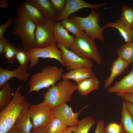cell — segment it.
Masks as SVG:
<instances>
[{
  "label": "cell",
  "mask_w": 133,
  "mask_h": 133,
  "mask_svg": "<svg viewBox=\"0 0 133 133\" xmlns=\"http://www.w3.org/2000/svg\"><path fill=\"white\" fill-rule=\"evenodd\" d=\"M21 86L14 92L11 102L0 113V133H6L13 126L21 112L29 108L27 101L20 91Z\"/></svg>",
  "instance_id": "obj_1"
},
{
  "label": "cell",
  "mask_w": 133,
  "mask_h": 133,
  "mask_svg": "<svg viewBox=\"0 0 133 133\" xmlns=\"http://www.w3.org/2000/svg\"><path fill=\"white\" fill-rule=\"evenodd\" d=\"M14 19L12 33L21 39L23 47L28 50L34 48L36 25L22 11L18 8Z\"/></svg>",
  "instance_id": "obj_2"
},
{
  "label": "cell",
  "mask_w": 133,
  "mask_h": 133,
  "mask_svg": "<svg viewBox=\"0 0 133 133\" xmlns=\"http://www.w3.org/2000/svg\"><path fill=\"white\" fill-rule=\"evenodd\" d=\"M76 84L69 80H62L48 88L43 94L44 101L53 108L70 100Z\"/></svg>",
  "instance_id": "obj_3"
},
{
  "label": "cell",
  "mask_w": 133,
  "mask_h": 133,
  "mask_svg": "<svg viewBox=\"0 0 133 133\" xmlns=\"http://www.w3.org/2000/svg\"><path fill=\"white\" fill-rule=\"evenodd\" d=\"M69 50L79 57L94 62L99 65L102 62L101 56L96 44L95 39L84 31L75 36Z\"/></svg>",
  "instance_id": "obj_4"
},
{
  "label": "cell",
  "mask_w": 133,
  "mask_h": 133,
  "mask_svg": "<svg viewBox=\"0 0 133 133\" xmlns=\"http://www.w3.org/2000/svg\"><path fill=\"white\" fill-rule=\"evenodd\" d=\"M63 69L56 66H48L43 67L40 71L33 74L29 83L28 93L38 91L49 88L61 80Z\"/></svg>",
  "instance_id": "obj_5"
},
{
  "label": "cell",
  "mask_w": 133,
  "mask_h": 133,
  "mask_svg": "<svg viewBox=\"0 0 133 133\" xmlns=\"http://www.w3.org/2000/svg\"><path fill=\"white\" fill-rule=\"evenodd\" d=\"M70 16L78 23L85 32L90 37L102 42L104 41L103 33L106 28L104 26L101 27L99 24L100 17L95 9H91L89 14L86 17L73 15Z\"/></svg>",
  "instance_id": "obj_6"
},
{
  "label": "cell",
  "mask_w": 133,
  "mask_h": 133,
  "mask_svg": "<svg viewBox=\"0 0 133 133\" xmlns=\"http://www.w3.org/2000/svg\"><path fill=\"white\" fill-rule=\"evenodd\" d=\"M28 51L30 69L37 65L40 58L55 59L65 67V64L62 58V52L58 48L56 43L44 48H33Z\"/></svg>",
  "instance_id": "obj_7"
},
{
  "label": "cell",
  "mask_w": 133,
  "mask_h": 133,
  "mask_svg": "<svg viewBox=\"0 0 133 133\" xmlns=\"http://www.w3.org/2000/svg\"><path fill=\"white\" fill-rule=\"evenodd\" d=\"M53 108L43 101L39 104L31 105L29 110L33 128H45L53 117Z\"/></svg>",
  "instance_id": "obj_8"
},
{
  "label": "cell",
  "mask_w": 133,
  "mask_h": 133,
  "mask_svg": "<svg viewBox=\"0 0 133 133\" xmlns=\"http://www.w3.org/2000/svg\"><path fill=\"white\" fill-rule=\"evenodd\" d=\"M54 22L48 20L41 26H36L34 48H41L56 43L53 30Z\"/></svg>",
  "instance_id": "obj_9"
},
{
  "label": "cell",
  "mask_w": 133,
  "mask_h": 133,
  "mask_svg": "<svg viewBox=\"0 0 133 133\" xmlns=\"http://www.w3.org/2000/svg\"><path fill=\"white\" fill-rule=\"evenodd\" d=\"M57 45L62 52V58L68 71L82 67L92 68L93 66L91 61L79 57L60 43H57Z\"/></svg>",
  "instance_id": "obj_10"
},
{
  "label": "cell",
  "mask_w": 133,
  "mask_h": 133,
  "mask_svg": "<svg viewBox=\"0 0 133 133\" xmlns=\"http://www.w3.org/2000/svg\"><path fill=\"white\" fill-rule=\"evenodd\" d=\"M88 106L86 105L78 112L74 113L72 107L66 103L53 108V116L61 120L68 127L76 125L80 113Z\"/></svg>",
  "instance_id": "obj_11"
},
{
  "label": "cell",
  "mask_w": 133,
  "mask_h": 133,
  "mask_svg": "<svg viewBox=\"0 0 133 133\" xmlns=\"http://www.w3.org/2000/svg\"><path fill=\"white\" fill-rule=\"evenodd\" d=\"M106 3L99 4H91L83 0H66L64 8L54 22L66 19L72 13L80 9L85 8L91 9H97L105 5Z\"/></svg>",
  "instance_id": "obj_12"
},
{
  "label": "cell",
  "mask_w": 133,
  "mask_h": 133,
  "mask_svg": "<svg viewBox=\"0 0 133 133\" xmlns=\"http://www.w3.org/2000/svg\"><path fill=\"white\" fill-rule=\"evenodd\" d=\"M28 66L23 67L18 66L15 69L10 70L0 67V88L1 89L4 84L10 79L17 78L22 82L25 80L28 75Z\"/></svg>",
  "instance_id": "obj_13"
},
{
  "label": "cell",
  "mask_w": 133,
  "mask_h": 133,
  "mask_svg": "<svg viewBox=\"0 0 133 133\" xmlns=\"http://www.w3.org/2000/svg\"><path fill=\"white\" fill-rule=\"evenodd\" d=\"M107 91L109 93H115L117 96L121 94L133 92V67L128 75L108 88Z\"/></svg>",
  "instance_id": "obj_14"
},
{
  "label": "cell",
  "mask_w": 133,
  "mask_h": 133,
  "mask_svg": "<svg viewBox=\"0 0 133 133\" xmlns=\"http://www.w3.org/2000/svg\"><path fill=\"white\" fill-rule=\"evenodd\" d=\"M18 8L24 12L36 26L42 25L48 20L37 8L27 0L21 4Z\"/></svg>",
  "instance_id": "obj_15"
},
{
  "label": "cell",
  "mask_w": 133,
  "mask_h": 133,
  "mask_svg": "<svg viewBox=\"0 0 133 133\" xmlns=\"http://www.w3.org/2000/svg\"><path fill=\"white\" fill-rule=\"evenodd\" d=\"M27 0L37 8L47 19L53 22H55L59 15V13L54 8L50 0Z\"/></svg>",
  "instance_id": "obj_16"
},
{
  "label": "cell",
  "mask_w": 133,
  "mask_h": 133,
  "mask_svg": "<svg viewBox=\"0 0 133 133\" xmlns=\"http://www.w3.org/2000/svg\"><path fill=\"white\" fill-rule=\"evenodd\" d=\"M53 30L55 42L60 43L67 49H69L73 44L75 38L69 34L59 22H54Z\"/></svg>",
  "instance_id": "obj_17"
},
{
  "label": "cell",
  "mask_w": 133,
  "mask_h": 133,
  "mask_svg": "<svg viewBox=\"0 0 133 133\" xmlns=\"http://www.w3.org/2000/svg\"><path fill=\"white\" fill-rule=\"evenodd\" d=\"M129 65V64L119 57L118 56L114 60L112 63L110 69V74L104 81V88H108L117 76L120 75L128 68Z\"/></svg>",
  "instance_id": "obj_18"
},
{
  "label": "cell",
  "mask_w": 133,
  "mask_h": 133,
  "mask_svg": "<svg viewBox=\"0 0 133 133\" xmlns=\"http://www.w3.org/2000/svg\"><path fill=\"white\" fill-rule=\"evenodd\" d=\"M96 76L91 68L82 67L76 69L63 74L62 79L72 80L77 83L85 79Z\"/></svg>",
  "instance_id": "obj_19"
},
{
  "label": "cell",
  "mask_w": 133,
  "mask_h": 133,
  "mask_svg": "<svg viewBox=\"0 0 133 133\" xmlns=\"http://www.w3.org/2000/svg\"><path fill=\"white\" fill-rule=\"evenodd\" d=\"M100 82L96 76L85 79L76 84V90L82 96H86L92 91L99 88Z\"/></svg>",
  "instance_id": "obj_20"
},
{
  "label": "cell",
  "mask_w": 133,
  "mask_h": 133,
  "mask_svg": "<svg viewBox=\"0 0 133 133\" xmlns=\"http://www.w3.org/2000/svg\"><path fill=\"white\" fill-rule=\"evenodd\" d=\"M106 29L112 27L117 29L126 43L132 42L133 30L127 26L117 19L114 22H110L104 25Z\"/></svg>",
  "instance_id": "obj_21"
},
{
  "label": "cell",
  "mask_w": 133,
  "mask_h": 133,
  "mask_svg": "<svg viewBox=\"0 0 133 133\" xmlns=\"http://www.w3.org/2000/svg\"><path fill=\"white\" fill-rule=\"evenodd\" d=\"M29 108L22 110L17 118L15 124L18 129L27 133H30L33 128L31 121Z\"/></svg>",
  "instance_id": "obj_22"
},
{
  "label": "cell",
  "mask_w": 133,
  "mask_h": 133,
  "mask_svg": "<svg viewBox=\"0 0 133 133\" xmlns=\"http://www.w3.org/2000/svg\"><path fill=\"white\" fill-rule=\"evenodd\" d=\"M121 115L120 123L125 133H133V116L127 109L124 102L121 108Z\"/></svg>",
  "instance_id": "obj_23"
},
{
  "label": "cell",
  "mask_w": 133,
  "mask_h": 133,
  "mask_svg": "<svg viewBox=\"0 0 133 133\" xmlns=\"http://www.w3.org/2000/svg\"><path fill=\"white\" fill-rule=\"evenodd\" d=\"M14 92L8 82L6 83L0 91V110L1 111L11 102Z\"/></svg>",
  "instance_id": "obj_24"
},
{
  "label": "cell",
  "mask_w": 133,
  "mask_h": 133,
  "mask_svg": "<svg viewBox=\"0 0 133 133\" xmlns=\"http://www.w3.org/2000/svg\"><path fill=\"white\" fill-rule=\"evenodd\" d=\"M118 57L129 64L133 62V42L126 43L116 49Z\"/></svg>",
  "instance_id": "obj_25"
},
{
  "label": "cell",
  "mask_w": 133,
  "mask_h": 133,
  "mask_svg": "<svg viewBox=\"0 0 133 133\" xmlns=\"http://www.w3.org/2000/svg\"><path fill=\"white\" fill-rule=\"evenodd\" d=\"M60 23L67 31L72 33L75 36L83 32L84 30L78 23L70 17L62 20Z\"/></svg>",
  "instance_id": "obj_26"
},
{
  "label": "cell",
  "mask_w": 133,
  "mask_h": 133,
  "mask_svg": "<svg viewBox=\"0 0 133 133\" xmlns=\"http://www.w3.org/2000/svg\"><path fill=\"white\" fill-rule=\"evenodd\" d=\"M67 127L61 120L53 116L44 129L46 133H59Z\"/></svg>",
  "instance_id": "obj_27"
},
{
  "label": "cell",
  "mask_w": 133,
  "mask_h": 133,
  "mask_svg": "<svg viewBox=\"0 0 133 133\" xmlns=\"http://www.w3.org/2000/svg\"><path fill=\"white\" fill-rule=\"evenodd\" d=\"M119 19L123 23L133 30V7L122 5Z\"/></svg>",
  "instance_id": "obj_28"
},
{
  "label": "cell",
  "mask_w": 133,
  "mask_h": 133,
  "mask_svg": "<svg viewBox=\"0 0 133 133\" xmlns=\"http://www.w3.org/2000/svg\"><path fill=\"white\" fill-rule=\"evenodd\" d=\"M95 120L91 116H87L79 120L73 133H88L95 123Z\"/></svg>",
  "instance_id": "obj_29"
},
{
  "label": "cell",
  "mask_w": 133,
  "mask_h": 133,
  "mask_svg": "<svg viewBox=\"0 0 133 133\" xmlns=\"http://www.w3.org/2000/svg\"><path fill=\"white\" fill-rule=\"evenodd\" d=\"M15 60L18 63L20 66L24 67L29 66L28 64L29 59L28 50L23 47L18 48Z\"/></svg>",
  "instance_id": "obj_30"
},
{
  "label": "cell",
  "mask_w": 133,
  "mask_h": 133,
  "mask_svg": "<svg viewBox=\"0 0 133 133\" xmlns=\"http://www.w3.org/2000/svg\"><path fill=\"white\" fill-rule=\"evenodd\" d=\"M18 48H16L9 41L6 47L4 58L7 62L10 64H13L15 60L16 55Z\"/></svg>",
  "instance_id": "obj_31"
},
{
  "label": "cell",
  "mask_w": 133,
  "mask_h": 133,
  "mask_svg": "<svg viewBox=\"0 0 133 133\" xmlns=\"http://www.w3.org/2000/svg\"><path fill=\"white\" fill-rule=\"evenodd\" d=\"M104 133H125L121 124L115 122H111L105 125Z\"/></svg>",
  "instance_id": "obj_32"
},
{
  "label": "cell",
  "mask_w": 133,
  "mask_h": 133,
  "mask_svg": "<svg viewBox=\"0 0 133 133\" xmlns=\"http://www.w3.org/2000/svg\"><path fill=\"white\" fill-rule=\"evenodd\" d=\"M56 10L58 13H60L64 8L66 0H50Z\"/></svg>",
  "instance_id": "obj_33"
},
{
  "label": "cell",
  "mask_w": 133,
  "mask_h": 133,
  "mask_svg": "<svg viewBox=\"0 0 133 133\" xmlns=\"http://www.w3.org/2000/svg\"><path fill=\"white\" fill-rule=\"evenodd\" d=\"M12 22L11 18H9L5 23L0 26V39L4 38L3 35L4 32L11 25Z\"/></svg>",
  "instance_id": "obj_34"
},
{
  "label": "cell",
  "mask_w": 133,
  "mask_h": 133,
  "mask_svg": "<svg viewBox=\"0 0 133 133\" xmlns=\"http://www.w3.org/2000/svg\"><path fill=\"white\" fill-rule=\"evenodd\" d=\"M105 125V122L103 120L101 119L98 120L94 133H104V128Z\"/></svg>",
  "instance_id": "obj_35"
},
{
  "label": "cell",
  "mask_w": 133,
  "mask_h": 133,
  "mask_svg": "<svg viewBox=\"0 0 133 133\" xmlns=\"http://www.w3.org/2000/svg\"><path fill=\"white\" fill-rule=\"evenodd\" d=\"M118 96L120 97L124 101L133 103V92L121 94Z\"/></svg>",
  "instance_id": "obj_36"
},
{
  "label": "cell",
  "mask_w": 133,
  "mask_h": 133,
  "mask_svg": "<svg viewBox=\"0 0 133 133\" xmlns=\"http://www.w3.org/2000/svg\"><path fill=\"white\" fill-rule=\"evenodd\" d=\"M9 41L7 38H3L0 39V55L4 53L5 50L6 45Z\"/></svg>",
  "instance_id": "obj_37"
},
{
  "label": "cell",
  "mask_w": 133,
  "mask_h": 133,
  "mask_svg": "<svg viewBox=\"0 0 133 133\" xmlns=\"http://www.w3.org/2000/svg\"><path fill=\"white\" fill-rule=\"evenodd\" d=\"M77 125L67 127L59 133H73Z\"/></svg>",
  "instance_id": "obj_38"
},
{
  "label": "cell",
  "mask_w": 133,
  "mask_h": 133,
  "mask_svg": "<svg viewBox=\"0 0 133 133\" xmlns=\"http://www.w3.org/2000/svg\"><path fill=\"white\" fill-rule=\"evenodd\" d=\"M124 102L127 109L133 116V103L125 101Z\"/></svg>",
  "instance_id": "obj_39"
},
{
  "label": "cell",
  "mask_w": 133,
  "mask_h": 133,
  "mask_svg": "<svg viewBox=\"0 0 133 133\" xmlns=\"http://www.w3.org/2000/svg\"><path fill=\"white\" fill-rule=\"evenodd\" d=\"M30 133H46L44 128L42 127H38L33 128Z\"/></svg>",
  "instance_id": "obj_40"
},
{
  "label": "cell",
  "mask_w": 133,
  "mask_h": 133,
  "mask_svg": "<svg viewBox=\"0 0 133 133\" xmlns=\"http://www.w3.org/2000/svg\"><path fill=\"white\" fill-rule=\"evenodd\" d=\"M18 129L15 124L6 133H18Z\"/></svg>",
  "instance_id": "obj_41"
},
{
  "label": "cell",
  "mask_w": 133,
  "mask_h": 133,
  "mask_svg": "<svg viewBox=\"0 0 133 133\" xmlns=\"http://www.w3.org/2000/svg\"><path fill=\"white\" fill-rule=\"evenodd\" d=\"M18 133H27L25 132H24L21 130H18Z\"/></svg>",
  "instance_id": "obj_42"
},
{
  "label": "cell",
  "mask_w": 133,
  "mask_h": 133,
  "mask_svg": "<svg viewBox=\"0 0 133 133\" xmlns=\"http://www.w3.org/2000/svg\"><path fill=\"white\" fill-rule=\"evenodd\" d=\"M132 42H133V33Z\"/></svg>",
  "instance_id": "obj_43"
}]
</instances>
